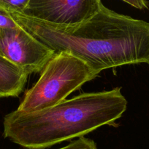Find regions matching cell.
Segmentation results:
<instances>
[{"mask_svg":"<svg viewBox=\"0 0 149 149\" xmlns=\"http://www.w3.org/2000/svg\"><path fill=\"white\" fill-rule=\"evenodd\" d=\"M18 26L56 53L67 52L93 70L149 64V23L120 14L101 4L90 18L74 26H58L18 13Z\"/></svg>","mask_w":149,"mask_h":149,"instance_id":"cell-1","label":"cell"},{"mask_svg":"<svg viewBox=\"0 0 149 149\" xmlns=\"http://www.w3.org/2000/svg\"><path fill=\"white\" fill-rule=\"evenodd\" d=\"M127 109L121 87L84 93L49 109L5 115L3 135L26 149H45L115 123Z\"/></svg>","mask_w":149,"mask_h":149,"instance_id":"cell-2","label":"cell"},{"mask_svg":"<svg viewBox=\"0 0 149 149\" xmlns=\"http://www.w3.org/2000/svg\"><path fill=\"white\" fill-rule=\"evenodd\" d=\"M99 74L71 54L56 53L41 71L37 81L25 93L16 110L29 113L56 106Z\"/></svg>","mask_w":149,"mask_h":149,"instance_id":"cell-3","label":"cell"},{"mask_svg":"<svg viewBox=\"0 0 149 149\" xmlns=\"http://www.w3.org/2000/svg\"><path fill=\"white\" fill-rule=\"evenodd\" d=\"M54 55L52 49L20 26L0 29V55L29 75L41 72Z\"/></svg>","mask_w":149,"mask_h":149,"instance_id":"cell-4","label":"cell"},{"mask_svg":"<svg viewBox=\"0 0 149 149\" xmlns=\"http://www.w3.org/2000/svg\"><path fill=\"white\" fill-rule=\"evenodd\" d=\"M100 0H29L23 15L58 26H74L90 18Z\"/></svg>","mask_w":149,"mask_h":149,"instance_id":"cell-5","label":"cell"},{"mask_svg":"<svg viewBox=\"0 0 149 149\" xmlns=\"http://www.w3.org/2000/svg\"><path fill=\"white\" fill-rule=\"evenodd\" d=\"M28 77L24 70L0 55V97L20 95Z\"/></svg>","mask_w":149,"mask_h":149,"instance_id":"cell-6","label":"cell"},{"mask_svg":"<svg viewBox=\"0 0 149 149\" xmlns=\"http://www.w3.org/2000/svg\"><path fill=\"white\" fill-rule=\"evenodd\" d=\"M29 0H0V8L9 13L23 14Z\"/></svg>","mask_w":149,"mask_h":149,"instance_id":"cell-7","label":"cell"},{"mask_svg":"<svg viewBox=\"0 0 149 149\" xmlns=\"http://www.w3.org/2000/svg\"><path fill=\"white\" fill-rule=\"evenodd\" d=\"M58 149H98V148L93 140L82 137L72 141L66 146Z\"/></svg>","mask_w":149,"mask_h":149,"instance_id":"cell-8","label":"cell"},{"mask_svg":"<svg viewBox=\"0 0 149 149\" xmlns=\"http://www.w3.org/2000/svg\"><path fill=\"white\" fill-rule=\"evenodd\" d=\"M19 26L8 12L0 8V29H16Z\"/></svg>","mask_w":149,"mask_h":149,"instance_id":"cell-9","label":"cell"},{"mask_svg":"<svg viewBox=\"0 0 149 149\" xmlns=\"http://www.w3.org/2000/svg\"><path fill=\"white\" fill-rule=\"evenodd\" d=\"M124 1L137 9H144L148 7V2L144 1H126V0H124Z\"/></svg>","mask_w":149,"mask_h":149,"instance_id":"cell-10","label":"cell"}]
</instances>
